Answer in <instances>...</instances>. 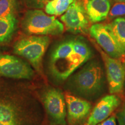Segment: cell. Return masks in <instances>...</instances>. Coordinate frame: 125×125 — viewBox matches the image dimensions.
Wrapping results in <instances>:
<instances>
[{"label":"cell","mask_w":125,"mask_h":125,"mask_svg":"<svg viewBox=\"0 0 125 125\" xmlns=\"http://www.w3.org/2000/svg\"><path fill=\"white\" fill-rule=\"evenodd\" d=\"M50 38L47 35H31L20 39L13 47L15 53L29 61L36 71L42 73V62L49 46Z\"/></svg>","instance_id":"277c9868"},{"label":"cell","mask_w":125,"mask_h":125,"mask_svg":"<svg viewBox=\"0 0 125 125\" xmlns=\"http://www.w3.org/2000/svg\"><path fill=\"white\" fill-rule=\"evenodd\" d=\"M125 16V2H116L110 9L108 16L110 19Z\"/></svg>","instance_id":"ac0fdd59"},{"label":"cell","mask_w":125,"mask_h":125,"mask_svg":"<svg viewBox=\"0 0 125 125\" xmlns=\"http://www.w3.org/2000/svg\"><path fill=\"white\" fill-rule=\"evenodd\" d=\"M119 44L125 50V16L119 17L106 24Z\"/></svg>","instance_id":"9a60e30c"},{"label":"cell","mask_w":125,"mask_h":125,"mask_svg":"<svg viewBox=\"0 0 125 125\" xmlns=\"http://www.w3.org/2000/svg\"><path fill=\"white\" fill-rule=\"evenodd\" d=\"M67 108V122L70 125L85 124L92 111L88 101L66 93L64 95Z\"/></svg>","instance_id":"30bf717a"},{"label":"cell","mask_w":125,"mask_h":125,"mask_svg":"<svg viewBox=\"0 0 125 125\" xmlns=\"http://www.w3.org/2000/svg\"><path fill=\"white\" fill-rule=\"evenodd\" d=\"M84 7L90 22L98 23L108 17L111 2L110 0H86Z\"/></svg>","instance_id":"7c38bea8"},{"label":"cell","mask_w":125,"mask_h":125,"mask_svg":"<svg viewBox=\"0 0 125 125\" xmlns=\"http://www.w3.org/2000/svg\"><path fill=\"white\" fill-rule=\"evenodd\" d=\"M70 88L78 95L93 100L102 93L105 86V76L101 63L98 60L86 62L69 82Z\"/></svg>","instance_id":"7a4b0ae2"},{"label":"cell","mask_w":125,"mask_h":125,"mask_svg":"<svg viewBox=\"0 0 125 125\" xmlns=\"http://www.w3.org/2000/svg\"><path fill=\"white\" fill-rule=\"evenodd\" d=\"M99 51L105 67L109 93H121L125 87V65L119 59L110 57L105 52L101 50Z\"/></svg>","instance_id":"ba28073f"},{"label":"cell","mask_w":125,"mask_h":125,"mask_svg":"<svg viewBox=\"0 0 125 125\" xmlns=\"http://www.w3.org/2000/svg\"><path fill=\"white\" fill-rule=\"evenodd\" d=\"M27 4L31 5L32 7H43V4L49 2L51 0H24Z\"/></svg>","instance_id":"ffe728a7"},{"label":"cell","mask_w":125,"mask_h":125,"mask_svg":"<svg viewBox=\"0 0 125 125\" xmlns=\"http://www.w3.org/2000/svg\"></svg>","instance_id":"cb8c5ba5"},{"label":"cell","mask_w":125,"mask_h":125,"mask_svg":"<svg viewBox=\"0 0 125 125\" xmlns=\"http://www.w3.org/2000/svg\"><path fill=\"white\" fill-rule=\"evenodd\" d=\"M16 7V0H0V18L15 13Z\"/></svg>","instance_id":"e0dca14e"},{"label":"cell","mask_w":125,"mask_h":125,"mask_svg":"<svg viewBox=\"0 0 125 125\" xmlns=\"http://www.w3.org/2000/svg\"><path fill=\"white\" fill-rule=\"evenodd\" d=\"M90 47L83 41H65L56 47L49 62V70L56 80L64 81L92 57Z\"/></svg>","instance_id":"6da1fadb"},{"label":"cell","mask_w":125,"mask_h":125,"mask_svg":"<svg viewBox=\"0 0 125 125\" xmlns=\"http://www.w3.org/2000/svg\"><path fill=\"white\" fill-rule=\"evenodd\" d=\"M74 0H51L46 3L45 12L51 16H59L64 13Z\"/></svg>","instance_id":"2e32d148"},{"label":"cell","mask_w":125,"mask_h":125,"mask_svg":"<svg viewBox=\"0 0 125 125\" xmlns=\"http://www.w3.org/2000/svg\"><path fill=\"white\" fill-rule=\"evenodd\" d=\"M60 19L65 29L72 33L86 34L89 29V20L84 5L79 0H74Z\"/></svg>","instance_id":"8992f818"},{"label":"cell","mask_w":125,"mask_h":125,"mask_svg":"<svg viewBox=\"0 0 125 125\" xmlns=\"http://www.w3.org/2000/svg\"><path fill=\"white\" fill-rule=\"evenodd\" d=\"M115 116L118 125H125V103L122 106L121 108L116 112Z\"/></svg>","instance_id":"d6986e66"},{"label":"cell","mask_w":125,"mask_h":125,"mask_svg":"<svg viewBox=\"0 0 125 125\" xmlns=\"http://www.w3.org/2000/svg\"><path fill=\"white\" fill-rule=\"evenodd\" d=\"M23 30L29 35H57L62 34L64 26L54 16H49L41 10H30L22 22Z\"/></svg>","instance_id":"3957f363"},{"label":"cell","mask_w":125,"mask_h":125,"mask_svg":"<svg viewBox=\"0 0 125 125\" xmlns=\"http://www.w3.org/2000/svg\"><path fill=\"white\" fill-rule=\"evenodd\" d=\"M0 125H23L18 109L13 105L0 101Z\"/></svg>","instance_id":"4fadbf2b"},{"label":"cell","mask_w":125,"mask_h":125,"mask_svg":"<svg viewBox=\"0 0 125 125\" xmlns=\"http://www.w3.org/2000/svg\"><path fill=\"white\" fill-rule=\"evenodd\" d=\"M121 99L114 94L108 95L95 105L84 125H97L107 119L119 106Z\"/></svg>","instance_id":"8fae6325"},{"label":"cell","mask_w":125,"mask_h":125,"mask_svg":"<svg viewBox=\"0 0 125 125\" xmlns=\"http://www.w3.org/2000/svg\"><path fill=\"white\" fill-rule=\"evenodd\" d=\"M89 31L92 38L110 57L120 59L125 56V50L119 44L107 25L95 23L91 26Z\"/></svg>","instance_id":"52a82bcc"},{"label":"cell","mask_w":125,"mask_h":125,"mask_svg":"<svg viewBox=\"0 0 125 125\" xmlns=\"http://www.w3.org/2000/svg\"><path fill=\"white\" fill-rule=\"evenodd\" d=\"M16 24L15 13L0 18V43L5 42L11 38L16 28Z\"/></svg>","instance_id":"5bb4252c"},{"label":"cell","mask_w":125,"mask_h":125,"mask_svg":"<svg viewBox=\"0 0 125 125\" xmlns=\"http://www.w3.org/2000/svg\"><path fill=\"white\" fill-rule=\"evenodd\" d=\"M116 2H125V0H115Z\"/></svg>","instance_id":"7402d4cb"},{"label":"cell","mask_w":125,"mask_h":125,"mask_svg":"<svg viewBox=\"0 0 125 125\" xmlns=\"http://www.w3.org/2000/svg\"><path fill=\"white\" fill-rule=\"evenodd\" d=\"M97 125H116V118L114 115H112Z\"/></svg>","instance_id":"44dd1931"},{"label":"cell","mask_w":125,"mask_h":125,"mask_svg":"<svg viewBox=\"0 0 125 125\" xmlns=\"http://www.w3.org/2000/svg\"><path fill=\"white\" fill-rule=\"evenodd\" d=\"M42 101L51 125H66V103L62 92L48 89L43 94Z\"/></svg>","instance_id":"5b68a950"},{"label":"cell","mask_w":125,"mask_h":125,"mask_svg":"<svg viewBox=\"0 0 125 125\" xmlns=\"http://www.w3.org/2000/svg\"><path fill=\"white\" fill-rule=\"evenodd\" d=\"M34 75L31 67L21 59L9 54H0V76L30 79Z\"/></svg>","instance_id":"9c48e42d"},{"label":"cell","mask_w":125,"mask_h":125,"mask_svg":"<svg viewBox=\"0 0 125 125\" xmlns=\"http://www.w3.org/2000/svg\"><path fill=\"white\" fill-rule=\"evenodd\" d=\"M123 64H124L125 66V62H124V63H123Z\"/></svg>","instance_id":"603a6c76"}]
</instances>
